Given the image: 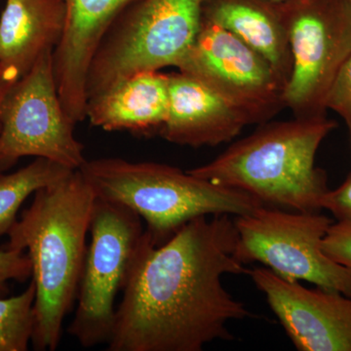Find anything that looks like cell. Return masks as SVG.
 Instances as JSON below:
<instances>
[{"label":"cell","instance_id":"obj_1","mask_svg":"<svg viewBox=\"0 0 351 351\" xmlns=\"http://www.w3.org/2000/svg\"><path fill=\"white\" fill-rule=\"evenodd\" d=\"M237 241L228 215L191 219L158 246L145 230L108 350L201 351L232 338L228 323L253 316L223 284L226 274H248Z\"/></svg>","mask_w":351,"mask_h":351},{"label":"cell","instance_id":"obj_2","mask_svg":"<svg viewBox=\"0 0 351 351\" xmlns=\"http://www.w3.org/2000/svg\"><path fill=\"white\" fill-rule=\"evenodd\" d=\"M96 195L80 170L38 189L2 248L25 251L36 285L32 345L55 351L77 298Z\"/></svg>","mask_w":351,"mask_h":351},{"label":"cell","instance_id":"obj_3","mask_svg":"<svg viewBox=\"0 0 351 351\" xmlns=\"http://www.w3.org/2000/svg\"><path fill=\"white\" fill-rule=\"evenodd\" d=\"M336 128V122L327 115L270 120L213 160L189 172L248 193L265 205L319 212L329 189L326 173L316 167V154Z\"/></svg>","mask_w":351,"mask_h":351},{"label":"cell","instance_id":"obj_4","mask_svg":"<svg viewBox=\"0 0 351 351\" xmlns=\"http://www.w3.org/2000/svg\"><path fill=\"white\" fill-rule=\"evenodd\" d=\"M80 170L97 198L123 205L144 219L156 246L198 217H239L265 205L167 164L108 157L87 160Z\"/></svg>","mask_w":351,"mask_h":351},{"label":"cell","instance_id":"obj_5","mask_svg":"<svg viewBox=\"0 0 351 351\" xmlns=\"http://www.w3.org/2000/svg\"><path fill=\"white\" fill-rule=\"evenodd\" d=\"M202 5L203 0L131 3L110 25L92 58L87 100L136 73L177 68L199 32Z\"/></svg>","mask_w":351,"mask_h":351},{"label":"cell","instance_id":"obj_6","mask_svg":"<svg viewBox=\"0 0 351 351\" xmlns=\"http://www.w3.org/2000/svg\"><path fill=\"white\" fill-rule=\"evenodd\" d=\"M332 223L319 212L283 211L263 205L237 217L235 257L246 265L260 263L277 276L306 281L351 297V274L323 251Z\"/></svg>","mask_w":351,"mask_h":351},{"label":"cell","instance_id":"obj_7","mask_svg":"<svg viewBox=\"0 0 351 351\" xmlns=\"http://www.w3.org/2000/svg\"><path fill=\"white\" fill-rule=\"evenodd\" d=\"M89 246L68 332L85 348L107 343L122 292L145 230L142 218L119 203L97 198Z\"/></svg>","mask_w":351,"mask_h":351},{"label":"cell","instance_id":"obj_8","mask_svg":"<svg viewBox=\"0 0 351 351\" xmlns=\"http://www.w3.org/2000/svg\"><path fill=\"white\" fill-rule=\"evenodd\" d=\"M292 55L285 108L295 117H326L328 94L351 53L348 0L280 1Z\"/></svg>","mask_w":351,"mask_h":351},{"label":"cell","instance_id":"obj_9","mask_svg":"<svg viewBox=\"0 0 351 351\" xmlns=\"http://www.w3.org/2000/svg\"><path fill=\"white\" fill-rule=\"evenodd\" d=\"M53 52L39 58L0 105V173L20 158H45L71 170L86 162L75 123L64 112L53 68Z\"/></svg>","mask_w":351,"mask_h":351},{"label":"cell","instance_id":"obj_10","mask_svg":"<svg viewBox=\"0 0 351 351\" xmlns=\"http://www.w3.org/2000/svg\"><path fill=\"white\" fill-rule=\"evenodd\" d=\"M177 69L237 108L249 125L270 121L285 108L286 82L267 60L203 18L195 43Z\"/></svg>","mask_w":351,"mask_h":351},{"label":"cell","instance_id":"obj_11","mask_svg":"<svg viewBox=\"0 0 351 351\" xmlns=\"http://www.w3.org/2000/svg\"><path fill=\"white\" fill-rule=\"evenodd\" d=\"M248 274L298 350L351 351V297L304 287L267 267Z\"/></svg>","mask_w":351,"mask_h":351},{"label":"cell","instance_id":"obj_12","mask_svg":"<svg viewBox=\"0 0 351 351\" xmlns=\"http://www.w3.org/2000/svg\"><path fill=\"white\" fill-rule=\"evenodd\" d=\"M64 36L53 52V68L62 105L80 115L87 106L88 69L97 47L114 20L136 0H62Z\"/></svg>","mask_w":351,"mask_h":351},{"label":"cell","instance_id":"obj_13","mask_svg":"<svg viewBox=\"0 0 351 351\" xmlns=\"http://www.w3.org/2000/svg\"><path fill=\"white\" fill-rule=\"evenodd\" d=\"M168 94L167 119L158 134L171 144L216 147L249 125L237 108L182 71L168 75Z\"/></svg>","mask_w":351,"mask_h":351},{"label":"cell","instance_id":"obj_14","mask_svg":"<svg viewBox=\"0 0 351 351\" xmlns=\"http://www.w3.org/2000/svg\"><path fill=\"white\" fill-rule=\"evenodd\" d=\"M168 75L144 71L115 83L87 101L86 119L105 131L159 133L168 114Z\"/></svg>","mask_w":351,"mask_h":351},{"label":"cell","instance_id":"obj_15","mask_svg":"<svg viewBox=\"0 0 351 351\" xmlns=\"http://www.w3.org/2000/svg\"><path fill=\"white\" fill-rule=\"evenodd\" d=\"M66 17L62 0H6L0 17V64L24 76L44 53L56 49Z\"/></svg>","mask_w":351,"mask_h":351},{"label":"cell","instance_id":"obj_16","mask_svg":"<svg viewBox=\"0 0 351 351\" xmlns=\"http://www.w3.org/2000/svg\"><path fill=\"white\" fill-rule=\"evenodd\" d=\"M202 18L232 32L260 53L287 85L292 55L280 2L203 0Z\"/></svg>","mask_w":351,"mask_h":351},{"label":"cell","instance_id":"obj_17","mask_svg":"<svg viewBox=\"0 0 351 351\" xmlns=\"http://www.w3.org/2000/svg\"><path fill=\"white\" fill-rule=\"evenodd\" d=\"M73 171L48 159L36 158L11 174L0 173V237L10 232L21 206L29 195L64 179Z\"/></svg>","mask_w":351,"mask_h":351},{"label":"cell","instance_id":"obj_18","mask_svg":"<svg viewBox=\"0 0 351 351\" xmlns=\"http://www.w3.org/2000/svg\"><path fill=\"white\" fill-rule=\"evenodd\" d=\"M36 285L32 280L24 292L0 298V351H25L34 329Z\"/></svg>","mask_w":351,"mask_h":351},{"label":"cell","instance_id":"obj_19","mask_svg":"<svg viewBox=\"0 0 351 351\" xmlns=\"http://www.w3.org/2000/svg\"><path fill=\"white\" fill-rule=\"evenodd\" d=\"M328 110L337 113L351 132V53L332 82L326 101Z\"/></svg>","mask_w":351,"mask_h":351},{"label":"cell","instance_id":"obj_20","mask_svg":"<svg viewBox=\"0 0 351 351\" xmlns=\"http://www.w3.org/2000/svg\"><path fill=\"white\" fill-rule=\"evenodd\" d=\"M32 263L25 251L0 249V298L9 293V282H25L32 277Z\"/></svg>","mask_w":351,"mask_h":351},{"label":"cell","instance_id":"obj_21","mask_svg":"<svg viewBox=\"0 0 351 351\" xmlns=\"http://www.w3.org/2000/svg\"><path fill=\"white\" fill-rule=\"evenodd\" d=\"M323 251L351 274V221H337L323 239Z\"/></svg>","mask_w":351,"mask_h":351},{"label":"cell","instance_id":"obj_22","mask_svg":"<svg viewBox=\"0 0 351 351\" xmlns=\"http://www.w3.org/2000/svg\"><path fill=\"white\" fill-rule=\"evenodd\" d=\"M321 208L329 211L337 221H351V173L339 188L325 193Z\"/></svg>","mask_w":351,"mask_h":351},{"label":"cell","instance_id":"obj_23","mask_svg":"<svg viewBox=\"0 0 351 351\" xmlns=\"http://www.w3.org/2000/svg\"><path fill=\"white\" fill-rule=\"evenodd\" d=\"M19 78V73L15 69L0 64V105L9 90Z\"/></svg>","mask_w":351,"mask_h":351},{"label":"cell","instance_id":"obj_24","mask_svg":"<svg viewBox=\"0 0 351 351\" xmlns=\"http://www.w3.org/2000/svg\"><path fill=\"white\" fill-rule=\"evenodd\" d=\"M274 1L280 2V1H283V0H274Z\"/></svg>","mask_w":351,"mask_h":351},{"label":"cell","instance_id":"obj_25","mask_svg":"<svg viewBox=\"0 0 351 351\" xmlns=\"http://www.w3.org/2000/svg\"><path fill=\"white\" fill-rule=\"evenodd\" d=\"M348 1H350V3H351V0H348Z\"/></svg>","mask_w":351,"mask_h":351},{"label":"cell","instance_id":"obj_26","mask_svg":"<svg viewBox=\"0 0 351 351\" xmlns=\"http://www.w3.org/2000/svg\"><path fill=\"white\" fill-rule=\"evenodd\" d=\"M350 134H351V132H350Z\"/></svg>","mask_w":351,"mask_h":351}]
</instances>
